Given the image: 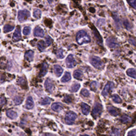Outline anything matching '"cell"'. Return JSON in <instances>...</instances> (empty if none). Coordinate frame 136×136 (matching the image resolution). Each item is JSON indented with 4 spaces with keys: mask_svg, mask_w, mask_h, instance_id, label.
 Listing matches in <instances>:
<instances>
[{
    "mask_svg": "<svg viewBox=\"0 0 136 136\" xmlns=\"http://www.w3.org/2000/svg\"><path fill=\"white\" fill-rule=\"evenodd\" d=\"M76 40L78 44L82 45L89 43L90 42V38L86 31L80 30L77 34Z\"/></svg>",
    "mask_w": 136,
    "mask_h": 136,
    "instance_id": "6da1fadb",
    "label": "cell"
},
{
    "mask_svg": "<svg viewBox=\"0 0 136 136\" xmlns=\"http://www.w3.org/2000/svg\"><path fill=\"white\" fill-rule=\"evenodd\" d=\"M30 12L27 10H22L18 12V18L19 21L24 22L30 17Z\"/></svg>",
    "mask_w": 136,
    "mask_h": 136,
    "instance_id": "7a4b0ae2",
    "label": "cell"
},
{
    "mask_svg": "<svg viewBox=\"0 0 136 136\" xmlns=\"http://www.w3.org/2000/svg\"><path fill=\"white\" fill-rule=\"evenodd\" d=\"M77 118V114L73 112H69L67 113L65 117V121L66 123L69 125L73 124L75 120Z\"/></svg>",
    "mask_w": 136,
    "mask_h": 136,
    "instance_id": "3957f363",
    "label": "cell"
},
{
    "mask_svg": "<svg viewBox=\"0 0 136 136\" xmlns=\"http://www.w3.org/2000/svg\"><path fill=\"white\" fill-rule=\"evenodd\" d=\"M103 109V106L100 103H96L94 106L92 114L95 118H97L102 113Z\"/></svg>",
    "mask_w": 136,
    "mask_h": 136,
    "instance_id": "277c9868",
    "label": "cell"
},
{
    "mask_svg": "<svg viewBox=\"0 0 136 136\" xmlns=\"http://www.w3.org/2000/svg\"><path fill=\"white\" fill-rule=\"evenodd\" d=\"M90 63L92 65L97 69H100L102 67L103 63L100 58L97 56H93L90 59Z\"/></svg>",
    "mask_w": 136,
    "mask_h": 136,
    "instance_id": "5b68a950",
    "label": "cell"
},
{
    "mask_svg": "<svg viewBox=\"0 0 136 136\" xmlns=\"http://www.w3.org/2000/svg\"><path fill=\"white\" fill-rule=\"evenodd\" d=\"M66 62L67 67L68 68H72L75 67L77 64V62L74 59L73 55L72 54H70L69 55H68L66 59Z\"/></svg>",
    "mask_w": 136,
    "mask_h": 136,
    "instance_id": "8992f818",
    "label": "cell"
},
{
    "mask_svg": "<svg viewBox=\"0 0 136 136\" xmlns=\"http://www.w3.org/2000/svg\"><path fill=\"white\" fill-rule=\"evenodd\" d=\"M114 85L113 82L109 81L107 83L106 85H105L104 88L102 92V95L104 96H107L108 95V93L111 90H112V89L114 88Z\"/></svg>",
    "mask_w": 136,
    "mask_h": 136,
    "instance_id": "52a82bcc",
    "label": "cell"
},
{
    "mask_svg": "<svg viewBox=\"0 0 136 136\" xmlns=\"http://www.w3.org/2000/svg\"><path fill=\"white\" fill-rule=\"evenodd\" d=\"M106 43L109 47L113 48L118 47L119 45L116 39L112 37H109L107 38L106 40Z\"/></svg>",
    "mask_w": 136,
    "mask_h": 136,
    "instance_id": "ba28073f",
    "label": "cell"
},
{
    "mask_svg": "<svg viewBox=\"0 0 136 136\" xmlns=\"http://www.w3.org/2000/svg\"><path fill=\"white\" fill-rule=\"evenodd\" d=\"M93 33L94 35V37L96 39V40L97 41V43L99 45H103V40L102 38L99 33V32L97 31L95 27L93 28Z\"/></svg>",
    "mask_w": 136,
    "mask_h": 136,
    "instance_id": "9c48e42d",
    "label": "cell"
},
{
    "mask_svg": "<svg viewBox=\"0 0 136 136\" xmlns=\"http://www.w3.org/2000/svg\"><path fill=\"white\" fill-rule=\"evenodd\" d=\"M45 87L50 93H52L54 88V84L50 79H47L45 82Z\"/></svg>",
    "mask_w": 136,
    "mask_h": 136,
    "instance_id": "30bf717a",
    "label": "cell"
},
{
    "mask_svg": "<svg viewBox=\"0 0 136 136\" xmlns=\"http://www.w3.org/2000/svg\"><path fill=\"white\" fill-rule=\"evenodd\" d=\"M12 38H13V41L15 42H17V41H20L21 39L20 28L19 26H18L17 27L14 35H13Z\"/></svg>",
    "mask_w": 136,
    "mask_h": 136,
    "instance_id": "8fae6325",
    "label": "cell"
},
{
    "mask_svg": "<svg viewBox=\"0 0 136 136\" xmlns=\"http://www.w3.org/2000/svg\"><path fill=\"white\" fill-rule=\"evenodd\" d=\"M47 68H48L47 63L45 62H43L42 63L41 70L40 74H39V76H40V77H42L46 75V74L47 72Z\"/></svg>",
    "mask_w": 136,
    "mask_h": 136,
    "instance_id": "7c38bea8",
    "label": "cell"
},
{
    "mask_svg": "<svg viewBox=\"0 0 136 136\" xmlns=\"http://www.w3.org/2000/svg\"><path fill=\"white\" fill-rule=\"evenodd\" d=\"M34 35L36 37H43L44 35V30L40 27H36L34 30Z\"/></svg>",
    "mask_w": 136,
    "mask_h": 136,
    "instance_id": "4fadbf2b",
    "label": "cell"
},
{
    "mask_svg": "<svg viewBox=\"0 0 136 136\" xmlns=\"http://www.w3.org/2000/svg\"><path fill=\"white\" fill-rule=\"evenodd\" d=\"M34 106V103L33 101V98L31 96L28 97L26 101V107L27 109H32Z\"/></svg>",
    "mask_w": 136,
    "mask_h": 136,
    "instance_id": "5bb4252c",
    "label": "cell"
},
{
    "mask_svg": "<svg viewBox=\"0 0 136 136\" xmlns=\"http://www.w3.org/2000/svg\"><path fill=\"white\" fill-rule=\"evenodd\" d=\"M34 52L31 50L28 51L27 52H26L24 54V58L26 60L29 62L33 61L34 58Z\"/></svg>",
    "mask_w": 136,
    "mask_h": 136,
    "instance_id": "9a60e30c",
    "label": "cell"
},
{
    "mask_svg": "<svg viewBox=\"0 0 136 136\" xmlns=\"http://www.w3.org/2000/svg\"><path fill=\"white\" fill-rule=\"evenodd\" d=\"M51 108L53 110V111L59 112L62 109L63 105L61 104V103H53V104L52 105Z\"/></svg>",
    "mask_w": 136,
    "mask_h": 136,
    "instance_id": "2e32d148",
    "label": "cell"
},
{
    "mask_svg": "<svg viewBox=\"0 0 136 136\" xmlns=\"http://www.w3.org/2000/svg\"><path fill=\"white\" fill-rule=\"evenodd\" d=\"M81 106L82 113L84 115H88L90 111V107L87 104H86L84 103H81Z\"/></svg>",
    "mask_w": 136,
    "mask_h": 136,
    "instance_id": "e0dca14e",
    "label": "cell"
},
{
    "mask_svg": "<svg viewBox=\"0 0 136 136\" xmlns=\"http://www.w3.org/2000/svg\"><path fill=\"white\" fill-rule=\"evenodd\" d=\"M6 115L8 116V117L11 119H15L18 116L17 113L12 109H9L6 111Z\"/></svg>",
    "mask_w": 136,
    "mask_h": 136,
    "instance_id": "ac0fdd59",
    "label": "cell"
},
{
    "mask_svg": "<svg viewBox=\"0 0 136 136\" xmlns=\"http://www.w3.org/2000/svg\"><path fill=\"white\" fill-rule=\"evenodd\" d=\"M54 70L55 75L57 77H60L63 73V69L59 65H55L54 67Z\"/></svg>",
    "mask_w": 136,
    "mask_h": 136,
    "instance_id": "d6986e66",
    "label": "cell"
},
{
    "mask_svg": "<svg viewBox=\"0 0 136 136\" xmlns=\"http://www.w3.org/2000/svg\"><path fill=\"white\" fill-rule=\"evenodd\" d=\"M107 109L108 112L113 116H116L119 115V112L118 110L113 106H108Z\"/></svg>",
    "mask_w": 136,
    "mask_h": 136,
    "instance_id": "ffe728a7",
    "label": "cell"
},
{
    "mask_svg": "<svg viewBox=\"0 0 136 136\" xmlns=\"http://www.w3.org/2000/svg\"><path fill=\"white\" fill-rule=\"evenodd\" d=\"M127 73L129 77L136 79V70L132 68L129 69L127 71Z\"/></svg>",
    "mask_w": 136,
    "mask_h": 136,
    "instance_id": "44dd1931",
    "label": "cell"
},
{
    "mask_svg": "<svg viewBox=\"0 0 136 136\" xmlns=\"http://www.w3.org/2000/svg\"><path fill=\"white\" fill-rule=\"evenodd\" d=\"M73 77L75 79L81 80L82 77V73L79 70H75L73 72Z\"/></svg>",
    "mask_w": 136,
    "mask_h": 136,
    "instance_id": "7402d4cb",
    "label": "cell"
},
{
    "mask_svg": "<svg viewBox=\"0 0 136 136\" xmlns=\"http://www.w3.org/2000/svg\"><path fill=\"white\" fill-rule=\"evenodd\" d=\"M71 79V76L70 73L68 72H66L63 77L62 78L61 81L62 82H67L69 80H70Z\"/></svg>",
    "mask_w": 136,
    "mask_h": 136,
    "instance_id": "603a6c76",
    "label": "cell"
},
{
    "mask_svg": "<svg viewBox=\"0 0 136 136\" xmlns=\"http://www.w3.org/2000/svg\"><path fill=\"white\" fill-rule=\"evenodd\" d=\"M80 87V85L78 83H76L72 86L71 88V92L72 93H75L77 92L78 90L79 89Z\"/></svg>",
    "mask_w": 136,
    "mask_h": 136,
    "instance_id": "cb8c5ba5",
    "label": "cell"
},
{
    "mask_svg": "<svg viewBox=\"0 0 136 136\" xmlns=\"http://www.w3.org/2000/svg\"><path fill=\"white\" fill-rule=\"evenodd\" d=\"M46 44H45V43L43 41L39 42L37 44L38 48L39 49V50L41 52L45 50V47H46Z\"/></svg>",
    "mask_w": 136,
    "mask_h": 136,
    "instance_id": "d4e9b609",
    "label": "cell"
},
{
    "mask_svg": "<svg viewBox=\"0 0 136 136\" xmlns=\"http://www.w3.org/2000/svg\"><path fill=\"white\" fill-rule=\"evenodd\" d=\"M120 120L121 122H122L123 123H127L129 122L131 120V118L128 116V115H123L122 117L120 118Z\"/></svg>",
    "mask_w": 136,
    "mask_h": 136,
    "instance_id": "484cf974",
    "label": "cell"
},
{
    "mask_svg": "<svg viewBox=\"0 0 136 136\" xmlns=\"http://www.w3.org/2000/svg\"><path fill=\"white\" fill-rule=\"evenodd\" d=\"M113 18L114 19L115 22L116 24V26L118 27V28H120V27L121 26V22H120V19L119 18L118 15L116 14H114Z\"/></svg>",
    "mask_w": 136,
    "mask_h": 136,
    "instance_id": "4316f807",
    "label": "cell"
},
{
    "mask_svg": "<svg viewBox=\"0 0 136 136\" xmlns=\"http://www.w3.org/2000/svg\"><path fill=\"white\" fill-rule=\"evenodd\" d=\"M98 83L96 81H93L90 85V88L92 90L96 92L98 88Z\"/></svg>",
    "mask_w": 136,
    "mask_h": 136,
    "instance_id": "83f0119b",
    "label": "cell"
},
{
    "mask_svg": "<svg viewBox=\"0 0 136 136\" xmlns=\"http://www.w3.org/2000/svg\"><path fill=\"white\" fill-rule=\"evenodd\" d=\"M14 28H15L14 26H11V25L6 24L4 26V27L3 28V31L4 33H8V32H10L12 31V30H14Z\"/></svg>",
    "mask_w": 136,
    "mask_h": 136,
    "instance_id": "f1b7e54d",
    "label": "cell"
},
{
    "mask_svg": "<svg viewBox=\"0 0 136 136\" xmlns=\"http://www.w3.org/2000/svg\"><path fill=\"white\" fill-rule=\"evenodd\" d=\"M41 16V11L38 9H35L34 10V17L36 19H40Z\"/></svg>",
    "mask_w": 136,
    "mask_h": 136,
    "instance_id": "f546056e",
    "label": "cell"
},
{
    "mask_svg": "<svg viewBox=\"0 0 136 136\" xmlns=\"http://www.w3.org/2000/svg\"><path fill=\"white\" fill-rule=\"evenodd\" d=\"M18 83L21 86H26V80L23 77H20L18 80Z\"/></svg>",
    "mask_w": 136,
    "mask_h": 136,
    "instance_id": "4dcf8cb0",
    "label": "cell"
},
{
    "mask_svg": "<svg viewBox=\"0 0 136 136\" xmlns=\"http://www.w3.org/2000/svg\"><path fill=\"white\" fill-rule=\"evenodd\" d=\"M112 100L113 101L116 103H120L122 102V100L120 97L116 94L113 95L112 96Z\"/></svg>",
    "mask_w": 136,
    "mask_h": 136,
    "instance_id": "1f68e13d",
    "label": "cell"
},
{
    "mask_svg": "<svg viewBox=\"0 0 136 136\" xmlns=\"http://www.w3.org/2000/svg\"><path fill=\"white\" fill-rule=\"evenodd\" d=\"M23 99L20 96H17L14 98V103L16 105H20L22 102Z\"/></svg>",
    "mask_w": 136,
    "mask_h": 136,
    "instance_id": "d6a6232c",
    "label": "cell"
},
{
    "mask_svg": "<svg viewBox=\"0 0 136 136\" xmlns=\"http://www.w3.org/2000/svg\"><path fill=\"white\" fill-rule=\"evenodd\" d=\"M51 100L49 97H46L44 98L43 100H42L41 104L43 105H47V104H49L51 103Z\"/></svg>",
    "mask_w": 136,
    "mask_h": 136,
    "instance_id": "836d02e7",
    "label": "cell"
},
{
    "mask_svg": "<svg viewBox=\"0 0 136 136\" xmlns=\"http://www.w3.org/2000/svg\"><path fill=\"white\" fill-rule=\"evenodd\" d=\"M123 24H124V26H125L127 30H129L131 29V28H132L131 25L130 23L129 22V21L128 20H125L124 21H123Z\"/></svg>",
    "mask_w": 136,
    "mask_h": 136,
    "instance_id": "e575fe53",
    "label": "cell"
},
{
    "mask_svg": "<svg viewBox=\"0 0 136 136\" xmlns=\"http://www.w3.org/2000/svg\"><path fill=\"white\" fill-rule=\"evenodd\" d=\"M30 30L29 27H25L23 29V34L24 35H28L30 33Z\"/></svg>",
    "mask_w": 136,
    "mask_h": 136,
    "instance_id": "d590c367",
    "label": "cell"
},
{
    "mask_svg": "<svg viewBox=\"0 0 136 136\" xmlns=\"http://www.w3.org/2000/svg\"><path fill=\"white\" fill-rule=\"evenodd\" d=\"M52 43V39L49 36H47L45 40V44H46V46H49Z\"/></svg>",
    "mask_w": 136,
    "mask_h": 136,
    "instance_id": "8d00e7d4",
    "label": "cell"
},
{
    "mask_svg": "<svg viewBox=\"0 0 136 136\" xmlns=\"http://www.w3.org/2000/svg\"><path fill=\"white\" fill-rule=\"evenodd\" d=\"M56 56L57 58H59V59H62V58H63L64 56L63 55V50H62L60 49L57 51V52L56 53Z\"/></svg>",
    "mask_w": 136,
    "mask_h": 136,
    "instance_id": "74e56055",
    "label": "cell"
},
{
    "mask_svg": "<svg viewBox=\"0 0 136 136\" xmlns=\"http://www.w3.org/2000/svg\"><path fill=\"white\" fill-rule=\"evenodd\" d=\"M81 94L84 97H88L89 95V92L86 89H82L81 91Z\"/></svg>",
    "mask_w": 136,
    "mask_h": 136,
    "instance_id": "f35d334b",
    "label": "cell"
},
{
    "mask_svg": "<svg viewBox=\"0 0 136 136\" xmlns=\"http://www.w3.org/2000/svg\"><path fill=\"white\" fill-rule=\"evenodd\" d=\"M119 130L117 129H115L111 132V136H119Z\"/></svg>",
    "mask_w": 136,
    "mask_h": 136,
    "instance_id": "ab89813d",
    "label": "cell"
},
{
    "mask_svg": "<svg viewBox=\"0 0 136 136\" xmlns=\"http://www.w3.org/2000/svg\"><path fill=\"white\" fill-rule=\"evenodd\" d=\"M63 101L66 103H70L72 102V100H71V98L69 96H65V97L64 98Z\"/></svg>",
    "mask_w": 136,
    "mask_h": 136,
    "instance_id": "60d3db41",
    "label": "cell"
},
{
    "mask_svg": "<svg viewBox=\"0 0 136 136\" xmlns=\"http://www.w3.org/2000/svg\"><path fill=\"white\" fill-rule=\"evenodd\" d=\"M127 136H136V129H133L129 131Z\"/></svg>",
    "mask_w": 136,
    "mask_h": 136,
    "instance_id": "b9f144b4",
    "label": "cell"
},
{
    "mask_svg": "<svg viewBox=\"0 0 136 136\" xmlns=\"http://www.w3.org/2000/svg\"><path fill=\"white\" fill-rule=\"evenodd\" d=\"M128 3L130 5L136 10V0H132V1H128Z\"/></svg>",
    "mask_w": 136,
    "mask_h": 136,
    "instance_id": "7bdbcfd3",
    "label": "cell"
},
{
    "mask_svg": "<svg viewBox=\"0 0 136 136\" xmlns=\"http://www.w3.org/2000/svg\"><path fill=\"white\" fill-rule=\"evenodd\" d=\"M6 103V100L4 97H1V106L2 107L3 105L5 104Z\"/></svg>",
    "mask_w": 136,
    "mask_h": 136,
    "instance_id": "ee69618b",
    "label": "cell"
},
{
    "mask_svg": "<svg viewBox=\"0 0 136 136\" xmlns=\"http://www.w3.org/2000/svg\"><path fill=\"white\" fill-rule=\"evenodd\" d=\"M129 42H130L131 44L133 45H135V43H136V42L135 41V40H134V39L133 38H131L129 39Z\"/></svg>",
    "mask_w": 136,
    "mask_h": 136,
    "instance_id": "f6af8a7d",
    "label": "cell"
},
{
    "mask_svg": "<svg viewBox=\"0 0 136 136\" xmlns=\"http://www.w3.org/2000/svg\"><path fill=\"white\" fill-rule=\"evenodd\" d=\"M43 136H55V135L52 133H45Z\"/></svg>",
    "mask_w": 136,
    "mask_h": 136,
    "instance_id": "bcb514c9",
    "label": "cell"
},
{
    "mask_svg": "<svg viewBox=\"0 0 136 136\" xmlns=\"http://www.w3.org/2000/svg\"><path fill=\"white\" fill-rule=\"evenodd\" d=\"M81 136H89V135H82Z\"/></svg>",
    "mask_w": 136,
    "mask_h": 136,
    "instance_id": "7dc6e473",
    "label": "cell"
},
{
    "mask_svg": "<svg viewBox=\"0 0 136 136\" xmlns=\"http://www.w3.org/2000/svg\"><path fill=\"white\" fill-rule=\"evenodd\" d=\"M65 136H66V135H65Z\"/></svg>",
    "mask_w": 136,
    "mask_h": 136,
    "instance_id": "c3c4849f",
    "label": "cell"
}]
</instances>
